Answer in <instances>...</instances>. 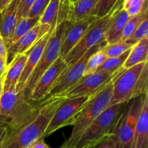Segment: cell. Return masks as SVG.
<instances>
[{
    "instance_id": "60d3db41",
    "label": "cell",
    "mask_w": 148,
    "mask_h": 148,
    "mask_svg": "<svg viewBox=\"0 0 148 148\" xmlns=\"http://www.w3.org/2000/svg\"><path fill=\"white\" fill-rule=\"evenodd\" d=\"M76 1H77V0H72V3H73V4H74V3H75Z\"/></svg>"
},
{
    "instance_id": "74e56055",
    "label": "cell",
    "mask_w": 148,
    "mask_h": 148,
    "mask_svg": "<svg viewBox=\"0 0 148 148\" xmlns=\"http://www.w3.org/2000/svg\"><path fill=\"white\" fill-rule=\"evenodd\" d=\"M123 1H124V0H118V1H117V2L116 3V4L114 5V7H113L112 10H111V12H110L109 14L108 15H112L113 13L116 12L118 11L119 10L121 9V6H122Z\"/></svg>"
},
{
    "instance_id": "f546056e",
    "label": "cell",
    "mask_w": 148,
    "mask_h": 148,
    "mask_svg": "<svg viewBox=\"0 0 148 148\" xmlns=\"http://www.w3.org/2000/svg\"><path fill=\"white\" fill-rule=\"evenodd\" d=\"M118 0H99L94 10L92 16L100 18L109 14Z\"/></svg>"
},
{
    "instance_id": "d590c367",
    "label": "cell",
    "mask_w": 148,
    "mask_h": 148,
    "mask_svg": "<svg viewBox=\"0 0 148 148\" xmlns=\"http://www.w3.org/2000/svg\"><path fill=\"white\" fill-rule=\"evenodd\" d=\"M0 56H4L7 57V48L1 35H0Z\"/></svg>"
},
{
    "instance_id": "4dcf8cb0",
    "label": "cell",
    "mask_w": 148,
    "mask_h": 148,
    "mask_svg": "<svg viewBox=\"0 0 148 148\" xmlns=\"http://www.w3.org/2000/svg\"><path fill=\"white\" fill-rule=\"evenodd\" d=\"M88 148H119V147L115 136L111 132L95 144L88 147Z\"/></svg>"
},
{
    "instance_id": "4fadbf2b",
    "label": "cell",
    "mask_w": 148,
    "mask_h": 148,
    "mask_svg": "<svg viewBox=\"0 0 148 148\" xmlns=\"http://www.w3.org/2000/svg\"><path fill=\"white\" fill-rule=\"evenodd\" d=\"M98 17L89 16L75 22H66L62 36L59 56L64 59L69 51L80 41L90 26Z\"/></svg>"
},
{
    "instance_id": "d4e9b609",
    "label": "cell",
    "mask_w": 148,
    "mask_h": 148,
    "mask_svg": "<svg viewBox=\"0 0 148 148\" xmlns=\"http://www.w3.org/2000/svg\"><path fill=\"white\" fill-rule=\"evenodd\" d=\"M148 9H145L140 14L137 15L132 16L129 17L128 20L126 23L123 29L122 36H121V40L126 41L132 34L133 32L137 29V28L140 26V23L143 21L145 18L147 17Z\"/></svg>"
},
{
    "instance_id": "f1b7e54d",
    "label": "cell",
    "mask_w": 148,
    "mask_h": 148,
    "mask_svg": "<svg viewBox=\"0 0 148 148\" xmlns=\"http://www.w3.org/2000/svg\"><path fill=\"white\" fill-rule=\"evenodd\" d=\"M148 36V18L145 19L140 24V26L137 28L132 33V34L128 38L126 41L127 43L134 46V44L141 41L144 38Z\"/></svg>"
},
{
    "instance_id": "ac0fdd59",
    "label": "cell",
    "mask_w": 148,
    "mask_h": 148,
    "mask_svg": "<svg viewBox=\"0 0 148 148\" xmlns=\"http://www.w3.org/2000/svg\"><path fill=\"white\" fill-rule=\"evenodd\" d=\"M130 148H148V93L142 97L137 126Z\"/></svg>"
},
{
    "instance_id": "7c38bea8",
    "label": "cell",
    "mask_w": 148,
    "mask_h": 148,
    "mask_svg": "<svg viewBox=\"0 0 148 148\" xmlns=\"http://www.w3.org/2000/svg\"><path fill=\"white\" fill-rule=\"evenodd\" d=\"M66 68L67 65L63 58L59 57L39 78L32 90L29 101L37 102L47 97L56 80Z\"/></svg>"
},
{
    "instance_id": "5b68a950",
    "label": "cell",
    "mask_w": 148,
    "mask_h": 148,
    "mask_svg": "<svg viewBox=\"0 0 148 148\" xmlns=\"http://www.w3.org/2000/svg\"><path fill=\"white\" fill-rule=\"evenodd\" d=\"M125 103L106 108L84 131L74 148H87L111 133Z\"/></svg>"
},
{
    "instance_id": "1f68e13d",
    "label": "cell",
    "mask_w": 148,
    "mask_h": 148,
    "mask_svg": "<svg viewBox=\"0 0 148 148\" xmlns=\"http://www.w3.org/2000/svg\"><path fill=\"white\" fill-rule=\"evenodd\" d=\"M51 0H36L27 13V17H40Z\"/></svg>"
},
{
    "instance_id": "83f0119b",
    "label": "cell",
    "mask_w": 148,
    "mask_h": 148,
    "mask_svg": "<svg viewBox=\"0 0 148 148\" xmlns=\"http://www.w3.org/2000/svg\"><path fill=\"white\" fill-rule=\"evenodd\" d=\"M121 8L128 13L130 17H132L148 9V0H124Z\"/></svg>"
},
{
    "instance_id": "7bdbcfd3",
    "label": "cell",
    "mask_w": 148,
    "mask_h": 148,
    "mask_svg": "<svg viewBox=\"0 0 148 148\" xmlns=\"http://www.w3.org/2000/svg\"><path fill=\"white\" fill-rule=\"evenodd\" d=\"M87 148H88V147H87Z\"/></svg>"
},
{
    "instance_id": "8fae6325",
    "label": "cell",
    "mask_w": 148,
    "mask_h": 148,
    "mask_svg": "<svg viewBox=\"0 0 148 148\" xmlns=\"http://www.w3.org/2000/svg\"><path fill=\"white\" fill-rule=\"evenodd\" d=\"M119 71L114 73L108 71H100L92 74L84 75L77 84L60 96L66 98H74L93 95L109 83L116 75Z\"/></svg>"
},
{
    "instance_id": "603a6c76",
    "label": "cell",
    "mask_w": 148,
    "mask_h": 148,
    "mask_svg": "<svg viewBox=\"0 0 148 148\" xmlns=\"http://www.w3.org/2000/svg\"><path fill=\"white\" fill-rule=\"evenodd\" d=\"M39 19H40V17H26L18 20L15 26V28L13 30L12 36L11 41H10V45L14 43V42H15L17 40H18L25 33H27L28 30H30L35 26H36L38 23Z\"/></svg>"
},
{
    "instance_id": "e575fe53",
    "label": "cell",
    "mask_w": 148,
    "mask_h": 148,
    "mask_svg": "<svg viewBox=\"0 0 148 148\" xmlns=\"http://www.w3.org/2000/svg\"><path fill=\"white\" fill-rule=\"evenodd\" d=\"M28 148H51L50 146L47 145L45 142L44 139L41 138V139H38L36 142H35L31 146L29 147Z\"/></svg>"
},
{
    "instance_id": "d6986e66",
    "label": "cell",
    "mask_w": 148,
    "mask_h": 148,
    "mask_svg": "<svg viewBox=\"0 0 148 148\" xmlns=\"http://www.w3.org/2000/svg\"><path fill=\"white\" fill-rule=\"evenodd\" d=\"M110 15L111 18L105 33V41L107 44L121 40L123 29L130 17L128 13L122 8Z\"/></svg>"
},
{
    "instance_id": "52a82bcc",
    "label": "cell",
    "mask_w": 148,
    "mask_h": 148,
    "mask_svg": "<svg viewBox=\"0 0 148 148\" xmlns=\"http://www.w3.org/2000/svg\"><path fill=\"white\" fill-rule=\"evenodd\" d=\"M143 96L125 103L113 128L111 132L115 136L119 148H130L137 126Z\"/></svg>"
},
{
    "instance_id": "ffe728a7",
    "label": "cell",
    "mask_w": 148,
    "mask_h": 148,
    "mask_svg": "<svg viewBox=\"0 0 148 148\" xmlns=\"http://www.w3.org/2000/svg\"><path fill=\"white\" fill-rule=\"evenodd\" d=\"M27 59V52L20 54L16 55L7 65V71L3 81V89L11 87H17Z\"/></svg>"
},
{
    "instance_id": "9c48e42d",
    "label": "cell",
    "mask_w": 148,
    "mask_h": 148,
    "mask_svg": "<svg viewBox=\"0 0 148 148\" xmlns=\"http://www.w3.org/2000/svg\"><path fill=\"white\" fill-rule=\"evenodd\" d=\"M92 96L65 98L52 116L45 131L44 138L61 128L72 126L78 113Z\"/></svg>"
},
{
    "instance_id": "7402d4cb",
    "label": "cell",
    "mask_w": 148,
    "mask_h": 148,
    "mask_svg": "<svg viewBox=\"0 0 148 148\" xmlns=\"http://www.w3.org/2000/svg\"><path fill=\"white\" fill-rule=\"evenodd\" d=\"M99 0H77L73 4V10L69 22H75L92 16Z\"/></svg>"
},
{
    "instance_id": "9a60e30c",
    "label": "cell",
    "mask_w": 148,
    "mask_h": 148,
    "mask_svg": "<svg viewBox=\"0 0 148 148\" xmlns=\"http://www.w3.org/2000/svg\"><path fill=\"white\" fill-rule=\"evenodd\" d=\"M51 31V25L38 23L7 48V64L10 63L16 55L26 53L42 36Z\"/></svg>"
},
{
    "instance_id": "d6a6232c",
    "label": "cell",
    "mask_w": 148,
    "mask_h": 148,
    "mask_svg": "<svg viewBox=\"0 0 148 148\" xmlns=\"http://www.w3.org/2000/svg\"><path fill=\"white\" fill-rule=\"evenodd\" d=\"M35 1L36 0H20L18 8V20L27 17V13Z\"/></svg>"
},
{
    "instance_id": "7a4b0ae2",
    "label": "cell",
    "mask_w": 148,
    "mask_h": 148,
    "mask_svg": "<svg viewBox=\"0 0 148 148\" xmlns=\"http://www.w3.org/2000/svg\"><path fill=\"white\" fill-rule=\"evenodd\" d=\"M148 93V61L121 69L113 83L109 106L126 103ZM108 106V107H109Z\"/></svg>"
},
{
    "instance_id": "2e32d148",
    "label": "cell",
    "mask_w": 148,
    "mask_h": 148,
    "mask_svg": "<svg viewBox=\"0 0 148 148\" xmlns=\"http://www.w3.org/2000/svg\"><path fill=\"white\" fill-rule=\"evenodd\" d=\"M51 33V32H49V33H46L44 36H42L27 52V61H26L24 69H23V73L20 75V80H19L17 87H16V90H17V92H22L24 89L27 79L36 67L40 57H41L42 53L45 49V46H46L48 40H49Z\"/></svg>"
},
{
    "instance_id": "3957f363",
    "label": "cell",
    "mask_w": 148,
    "mask_h": 148,
    "mask_svg": "<svg viewBox=\"0 0 148 148\" xmlns=\"http://www.w3.org/2000/svg\"><path fill=\"white\" fill-rule=\"evenodd\" d=\"M119 72L109 83L103 87L99 91L93 94L87 102L80 112L78 113L72 125L73 129L70 136L62 146L67 148L75 147L78 139L84 131L106 108L109 106L112 94L113 83Z\"/></svg>"
},
{
    "instance_id": "44dd1931",
    "label": "cell",
    "mask_w": 148,
    "mask_h": 148,
    "mask_svg": "<svg viewBox=\"0 0 148 148\" xmlns=\"http://www.w3.org/2000/svg\"><path fill=\"white\" fill-rule=\"evenodd\" d=\"M148 57V36L134 44L121 68L127 69L141 62H147Z\"/></svg>"
},
{
    "instance_id": "ab89813d",
    "label": "cell",
    "mask_w": 148,
    "mask_h": 148,
    "mask_svg": "<svg viewBox=\"0 0 148 148\" xmlns=\"http://www.w3.org/2000/svg\"><path fill=\"white\" fill-rule=\"evenodd\" d=\"M2 91H3V81H0V100H1Z\"/></svg>"
},
{
    "instance_id": "6da1fadb",
    "label": "cell",
    "mask_w": 148,
    "mask_h": 148,
    "mask_svg": "<svg viewBox=\"0 0 148 148\" xmlns=\"http://www.w3.org/2000/svg\"><path fill=\"white\" fill-rule=\"evenodd\" d=\"M66 98L60 95L47 96L18 124L7 127L0 148H28L43 138L44 133L56 109Z\"/></svg>"
},
{
    "instance_id": "b9f144b4",
    "label": "cell",
    "mask_w": 148,
    "mask_h": 148,
    "mask_svg": "<svg viewBox=\"0 0 148 148\" xmlns=\"http://www.w3.org/2000/svg\"><path fill=\"white\" fill-rule=\"evenodd\" d=\"M60 148H67V147H63V146H62V147H61Z\"/></svg>"
},
{
    "instance_id": "836d02e7",
    "label": "cell",
    "mask_w": 148,
    "mask_h": 148,
    "mask_svg": "<svg viewBox=\"0 0 148 148\" xmlns=\"http://www.w3.org/2000/svg\"><path fill=\"white\" fill-rule=\"evenodd\" d=\"M7 57L0 56V81H4V75L7 68Z\"/></svg>"
},
{
    "instance_id": "f35d334b",
    "label": "cell",
    "mask_w": 148,
    "mask_h": 148,
    "mask_svg": "<svg viewBox=\"0 0 148 148\" xmlns=\"http://www.w3.org/2000/svg\"><path fill=\"white\" fill-rule=\"evenodd\" d=\"M12 0H0V12L4 10Z\"/></svg>"
},
{
    "instance_id": "277c9868",
    "label": "cell",
    "mask_w": 148,
    "mask_h": 148,
    "mask_svg": "<svg viewBox=\"0 0 148 148\" xmlns=\"http://www.w3.org/2000/svg\"><path fill=\"white\" fill-rule=\"evenodd\" d=\"M39 102H30L23 92H17L16 87L3 89L0 100V121L7 127L14 126L25 118Z\"/></svg>"
},
{
    "instance_id": "e0dca14e",
    "label": "cell",
    "mask_w": 148,
    "mask_h": 148,
    "mask_svg": "<svg viewBox=\"0 0 148 148\" xmlns=\"http://www.w3.org/2000/svg\"><path fill=\"white\" fill-rule=\"evenodd\" d=\"M20 0H12L0 12V35L7 48L10 45L13 30L18 21V8Z\"/></svg>"
},
{
    "instance_id": "ba28073f",
    "label": "cell",
    "mask_w": 148,
    "mask_h": 148,
    "mask_svg": "<svg viewBox=\"0 0 148 148\" xmlns=\"http://www.w3.org/2000/svg\"><path fill=\"white\" fill-rule=\"evenodd\" d=\"M111 15L97 18L91 24L82 39L64 57L66 65H69L77 61L89 49L105 41V33L109 23Z\"/></svg>"
},
{
    "instance_id": "8d00e7d4",
    "label": "cell",
    "mask_w": 148,
    "mask_h": 148,
    "mask_svg": "<svg viewBox=\"0 0 148 148\" xmlns=\"http://www.w3.org/2000/svg\"><path fill=\"white\" fill-rule=\"evenodd\" d=\"M7 131V126L2 122H0V143Z\"/></svg>"
},
{
    "instance_id": "4316f807",
    "label": "cell",
    "mask_w": 148,
    "mask_h": 148,
    "mask_svg": "<svg viewBox=\"0 0 148 148\" xmlns=\"http://www.w3.org/2000/svg\"><path fill=\"white\" fill-rule=\"evenodd\" d=\"M132 46V45L121 40L112 44H106L104 45L102 49L107 57H114L122 55L123 53L131 49Z\"/></svg>"
},
{
    "instance_id": "cb8c5ba5",
    "label": "cell",
    "mask_w": 148,
    "mask_h": 148,
    "mask_svg": "<svg viewBox=\"0 0 148 148\" xmlns=\"http://www.w3.org/2000/svg\"><path fill=\"white\" fill-rule=\"evenodd\" d=\"M130 49L127 50L122 55L117 57H108L102 64L101 66L98 68L97 71H108L110 73L117 72L119 69H121L123 64L124 63L125 60L127 59L129 54L130 52Z\"/></svg>"
},
{
    "instance_id": "8992f818",
    "label": "cell",
    "mask_w": 148,
    "mask_h": 148,
    "mask_svg": "<svg viewBox=\"0 0 148 148\" xmlns=\"http://www.w3.org/2000/svg\"><path fill=\"white\" fill-rule=\"evenodd\" d=\"M66 22L56 26L51 33L47 44L42 53L37 65L26 82L22 92L27 100H29L31 91L42 74L56 60L59 56L62 36Z\"/></svg>"
},
{
    "instance_id": "30bf717a",
    "label": "cell",
    "mask_w": 148,
    "mask_h": 148,
    "mask_svg": "<svg viewBox=\"0 0 148 148\" xmlns=\"http://www.w3.org/2000/svg\"><path fill=\"white\" fill-rule=\"evenodd\" d=\"M106 44V41H104L102 43L89 49L77 61L71 65H67V68L64 70V71L61 74L59 78L56 80L54 85L49 91L48 96L61 95L66 90L73 86L75 84H77L78 81L84 76V72H85V66H86L88 58L94 52L101 49Z\"/></svg>"
},
{
    "instance_id": "484cf974",
    "label": "cell",
    "mask_w": 148,
    "mask_h": 148,
    "mask_svg": "<svg viewBox=\"0 0 148 148\" xmlns=\"http://www.w3.org/2000/svg\"><path fill=\"white\" fill-rule=\"evenodd\" d=\"M102 48L94 52L88 58L86 66H85L84 75H89V74H92L93 73L96 72L98 68L101 65V64L108 58L106 54L104 53L103 51Z\"/></svg>"
},
{
    "instance_id": "5bb4252c",
    "label": "cell",
    "mask_w": 148,
    "mask_h": 148,
    "mask_svg": "<svg viewBox=\"0 0 148 148\" xmlns=\"http://www.w3.org/2000/svg\"><path fill=\"white\" fill-rule=\"evenodd\" d=\"M73 10L72 0H51L40 15L39 24H49L52 30L57 26L69 22Z\"/></svg>"
},
{
    "instance_id": "ee69618b",
    "label": "cell",
    "mask_w": 148,
    "mask_h": 148,
    "mask_svg": "<svg viewBox=\"0 0 148 148\" xmlns=\"http://www.w3.org/2000/svg\"><path fill=\"white\" fill-rule=\"evenodd\" d=\"M0 122H1V121H0Z\"/></svg>"
}]
</instances>
